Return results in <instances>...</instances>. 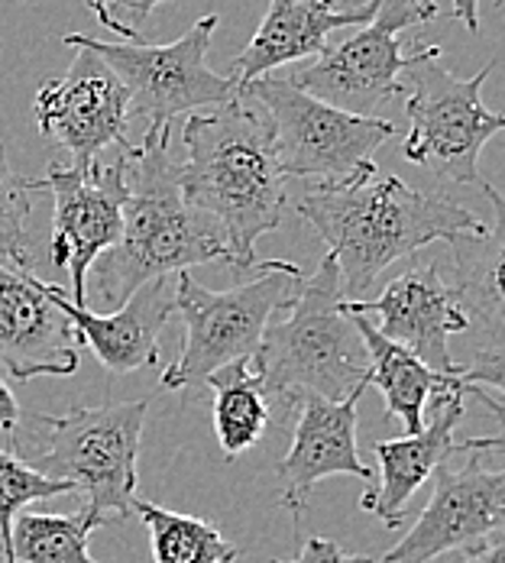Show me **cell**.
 <instances>
[{"mask_svg":"<svg viewBox=\"0 0 505 563\" xmlns=\"http://www.w3.org/2000/svg\"><path fill=\"white\" fill-rule=\"evenodd\" d=\"M123 159V227L108 253L95 260V288L108 305H123L130 291L156 276H175L201 263H227L224 227L188 205L178 166L168 156V126H146L140 143L120 146Z\"/></svg>","mask_w":505,"mask_h":563,"instance_id":"3957f363","label":"cell"},{"mask_svg":"<svg viewBox=\"0 0 505 563\" xmlns=\"http://www.w3.org/2000/svg\"><path fill=\"white\" fill-rule=\"evenodd\" d=\"M435 493L405 538L373 563H431L450 551H470L503 534L505 473L490 470L480 456L463 466L441 463L435 470Z\"/></svg>","mask_w":505,"mask_h":563,"instance_id":"7c38bea8","label":"cell"},{"mask_svg":"<svg viewBox=\"0 0 505 563\" xmlns=\"http://www.w3.org/2000/svg\"><path fill=\"white\" fill-rule=\"evenodd\" d=\"M33 123L40 133L62 143L72 159H91L130 143V98L101 56L75 46L72 68L40 85Z\"/></svg>","mask_w":505,"mask_h":563,"instance_id":"4fadbf2b","label":"cell"},{"mask_svg":"<svg viewBox=\"0 0 505 563\" xmlns=\"http://www.w3.org/2000/svg\"><path fill=\"white\" fill-rule=\"evenodd\" d=\"M40 285L65 311L81 346H91L105 369L123 376L160 366V334L168 324V314L175 311V285L168 282V276L136 285L130 298L117 305L111 314H95L88 311V305H75L72 298H65L62 285Z\"/></svg>","mask_w":505,"mask_h":563,"instance_id":"ac0fdd59","label":"cell"},{"mask_svg":"<svg viewBox=\"0 0 505 563\" xmlns=\"http://www.w3.org/2000/svg\"><path fill=\"white\" fill-rule=\"evenodd\" d=\"M273 563H373V558L350 554V551H343L337 541H328V538H308V541L301 544V551H298L292 561Z\"/></svg>","mask_w":505,"mask_h":563,"instance_id":"83f0119b","label":"cell"},{"mask_svg":"<svg viewBox=\"0 0 505 563\" xmlns=\"http://www.w3.org/2000/svg\"><path fill=\"white\" fill-rule=\"evenodd\" d=\"M298 218L318 230L334 253L343 295L366 298L370 285L395 260H405L438 240L483 236L490 224L448 195L418 191L395 175H360L350 181L311 185Z\"/></svg>","mask_w":505,"mask_h":563,"instance_id":"6da1fadb","label":"cell"},{"mask_svg":"<svg viewBox=\"0 0 505 563\" xmlns=\"http://www.w3.org/2000/svg\"><path fill=\"white\" fill-rule=\"evenodd\" d=\"M457 563H505L503 534L490 538V541H486V544H480V548H470V551H463V558H460Z\"/></svg>","mask_w":505,"mask_h":563,"instance_id":"f1b7e54d","label":"cell"},{"mask_svg":"<svg viewBox=\"0 0 505 563\" xmlns=\"http://www.w3.org/2000/svg\"><path fill=\"white\" fill-rule=\"evenodd\" d=\"M150 398L78 405L65 415H36L43 441L26 451V463L53 479H65L85 496L105 528L127 521L136 503V460Z\"/></svg>","mask_w":505,"mask_h":563,"instance_id":"5b68a950","label":"cell"},{"mask_svg":"<svg viewBox=\"0 0 505 563\" xmlns=\"http://www.w3.org/2000/svg\"><path fill=\"white\" fill-rule=\"evenodd\" d=\"M343 298L334 253H325L321 266L301 276L295 295L270 318L250 356L263 393L285 401L298 393L343 398L370 386V356Z\"/></svg>","mask_w":505,"mask_h":563,"instance_id":"277c9868","label":"cell"},{"mask_svg":"<svg viewBox=\"0 0 505 563\" xmlns=\"http://www.w3.org/2000/svg\"><path fill=\"white\" fill-rule=\"evenodd\" d=\"M486 198L493 201L496 224L483 236H457L450 246L457 253L460 282L457 291L470 311V321L490 324V340L503 346V198L499 191L483 181Z\"/></svg>","mask_w":505,"mask_h":563,"instance_id":"44dd1931","label":"cell"},{"mask_svg":"<svg viewBox=\"0 0 505 563\" xmlns=\"http://www.w3.org/2000/svg\"><path fill=\"white\" fill-rule=\"evenodd\" d=\"M221 16L208 13L195 20L175 43L153 46L140 40L101 43L85 33L62 36L65 46L91 49L123 81L130 98V117H146V126H168L178 113L218 108L237 95L230 75L208 68V49Z\"/></svg>","mask_w":505,"mask_h":563,"instance_id":"9c48e42d","label":"cell"},{"mask_svg":"<svg viewBox=\"0 0 505 563\" xmlns=\"http://www.w3.org/2000/svg\"><path fill=\"white\" fill-rule=\"evenodd\" d=\"M438 58L441 46H418L402 71L411 85L405 98L408 133L402 140V156L450 185H483L480 153L505 126L503 113L483 104V85L493 75L496 58L473 78L450 75Z\"/></svg>","mask_w":505,"mask_h":563,"instance_id":"52a82bcc","label":"cell"},{"mask_svg":"<svg viewBox=\"0 0 505 563\" xmlns=\"http://www.w3.org/2000/svg\"><path fill=\"white\" fill-rule=\"evenodd\" d=\"M376 0L343 10L337 0H270L263 23L240 56L230 58V78L237 88L270 75L273 68L315 58L343 26H360L370 20Z\"/></svg>","mask_w":505,"mask_h":563,"instance_id":"d6986e66","label":"cell"},{"mask_svg":"<svg viewBox=\"0 0 505 563\" xmlns=\"http://www.w3.org/2000/svg\"><path fill=\"white\" fill-rule=\"evenodd\" d=\"M33 191L53 195V263L68 273V298L88 305V273L101 253H108L123 227V159L91 156L50 163L43 178H30Z\"/></svg>","mask_w":505,"mask_h":563,"instance_id":"8fae6325","label":"cell"},{"mask_svg":"<svg viewBox=\"0 0 505 563\" xmlns=\"http://www.w3.org/2000/svg\"><path fill=\"white\" fill-rule=\"evenodd\" d=\"M463 398L466 395L444 393L435 395L428 401L431 418L421 424V431L405 434L398 441H380L373 453L380 460V483H373L363 496L360 508L376 515L386 528H402L408 518L411 496L435 476V470L441 463H448L457 451H499L503 438H490V441H453V428L463 418Z\"/></svg>","mask_w":505,"mask_h":563,"instance_id":"e0dca14e","label":"cell"},{"mask_svg":"<svg viewBox=\"0 0 505 563\" xmlns=\"http://www.w3.org/2000/svg\"><path fill=\"white\" fill-rule=\"evenodd\" d=\"M350 318H353V324H356V331L363 338V346H366V356H370V386H376L383 393V398H386V418H398L402 428H405V434L421 431V424H425V405L435 395H480L496 415L503 411L496 398H486L483 386L473 383V369L470 366L460 376L438 373L428 363H421L408 346L383 338L376 331V324L370 321V314L350 311Z\"/></svg>","mask_w":505,"mask_h":563,"instance_id":"ffe728a7","label":"cell"},{"mask_svg":"<svg viewBox=\"0 0 505 563\" xmlns=\"http://www.w3.org/2000/svg\"><path fill=\"white\" fill-rule=\"evenodd\" d=\"M185 166H178L188 205L224 227L230 269L250 273L260 236L273 233L285 214V175L273 146L266 111L243 91L215 113L185 120Z\"/></svg>","mask_w":505,"mask_h":563,"instance_id":"7a4b0ae2","label":"cell"},{"mask_svg":"<svg viewBox=\"0 0 505 563\" xmlns=\"http://www.w3.org/2000/svg\"><path fill=\"white\" fill-rule=\"evenodd\" d=\"M17 428H20V405H17L13 393H10L7 379L0 376V431L13 434Z\"/></svg>","mask_w":505,"mask_h":563,"instance_id":"f546056e","label":"cell"},{"mask_svg":"<svg viewBox=\"0 0 505 563\" xmlns=\"http://www.w3.org/2000/svg\"><path fill=\"white\" fill-rule=\"evenodd\" d=\"M237 91L250 95L270 117L273 146L285 178H315L318 185H331L370 175L376 172V150L395 136L389 120L340 111L273 71Z\"/></svg>","mask_w":505,"mask_h":563,"instance_id":"ba28073f","label":"cell"},{"mask_svg":"<svg viewBox=\"0 0 505 563\" xmlns=\"http://www.w3.org/2000/svg\"><path fill=\"white\" fill-rule=\"evenodd\" d=\"M33 211L30 178L10 166L3 140H0V263L10 269H30V243H26V218Z\"/></svg>","mask_w":505,"mask_h":563,"instance_id":"484cf974","label":"cell"},{"mask_svg":"<svg viewBox=\"0 0 505 563\" xmlns=\"http://www.w3.org/2000/svg\"><path fill=\"white\" fill-rule=\"evenodd\" d=\"M205 383L215 389V434L227 460L256 448L273 421V411L260 376L250 369V360L227 363Z\"/></svg>","mask_w":505,"mask_h":563,"instance_id":"7402d4cb","label":"cell"},{"mask_svg":"<svg viewBox=\"0 0 505 563\" xmlns=\"http://www.w3.org/2000/svg\"><path fill=\"white\" fill-rule=\"evenodd\" d=\"M370 386H356L343 398H325L315 393H298V421L292 431V448L279 460L282 506L298 521L311 489L328 476H356L376 483L373 470L356 451V405Z\"/></svg>","mask_w":505,"mask_h":563,"instance_id":"2e32d148","label":"cell"},{"mask_svg":"<svg viewBox=\"0 0 505 563\" xmlns=\"http://www.w3.org/2000/svg\"><path fill=\"white\" fill-rule=\"evenodd\" d=\"M343 305L350 311L370 314L383 338L408 346L431 369L450 376L466 373V366L450 356L448 343L453 334L470 331L473 321L457 285H448L438 266L408 269L395 276L376 298H343Z\"/></svg>","mask_w":505,"mask_h":563,"instance_id":"5bb4252c","label":"cell"},{"mask_svg":"<svg viewBox=\"0 0 505 563\" xmlns=\"http://www.w3.org/2000/svg\"><path fill=\"white\" fill-rule=\"evenodd\" d=\"M95 16L101 20L105 30H111L113 36L120 40H136L140 36V26L172 0H85Z\"/></svg>","mask_w":505,"mask_h":563,"instance_id":"4316f807","label":"cell"},{"mask_svg":"<svg viewBox=\"0 0 505 563\" xmlns=\"http://www.w3.org/2000/svg\"><path fill=\"white\" fill-rule=\"evenodd\" d=\"M133 511L150 531L153 563H233L240 554L205 518L178 515L146 499H136Z\"/></svg>","mask_w":505,"mask_h":563,"instance_id":"cb8c5ba5","label":"cell"},{"mask_svg":"<svg viewBox=\"0 0 505 563\" xmlns=\"http://www.w3.org/2000/svg\"><path fill=\"white\" fill-rule=\"evenodd\" d=\"M78 346L72 321L43 291L33 269L0 263V376L13 383L72 376L78 373Z\"/></svg>","mask_w":505,"mask_h":563,"instance_id":"9a60e30c","label":"cell"},{"mask_svg":"<svg viewBox=\"0 0 505 563\" xmlns=\"http://www.w3.org/2000/svg\"><path fill=\"white\" fill-rule=\"evenodd\" d=\"M450 16H453L457 23H463L473 36L480 33V0H453Z\"/></svg>","mask_w":505,"mask_h":563,"instance_id":"4dcf8cb0","label":"cell"},{"mask_svg":"<svg viewBox=\"0 0 505 563\" xmlns=\"http://www.w3.org/2000/svg\"><path fill=\"white\" fill-rule=\"evenodd\" d=\"M98 528H105V521L88 506L72 515L23 511L13 518L10 554L17 563H101L88 554V541Z\"/></svg>","mask_w":505,"mask_h":563,"instance_id":"603a6c76","label":"cell"},{"mask_svg":"<svg viewBox=\"0 0 505 563\" xmlns=\"http://www.w3.org/2000/svg\"><path fill=\"white\" fill-rule=\"evenodd\" d=\"M441 16L435 0H376L370 20L340 46H325L315 62L288 75L301 91L340 111L373 113L383 101L402 95V33Z\"/></svg>","mask_w":505,"mask_h":563,"instance_id":"30bf717a","label":"cell"},{"mask_svg":"<svg viewBox=\"0 0 505 563\" xmlns=\"http://www.w3.org/2000/svg\"><path fill=\"white\" fill-rule=\"evenodd\" d=\"M72 493H75L72 483L53 479V476L33 470L26 460L0 451V558H3V563H17L13 554H10L13 518L30 506V503H43V499H56V496H72Z\"/></svg>","mask_w":505,"mask_h":563,"instance_id":"d4e9b609","label":"cell"},{"mask_svg":"<svg viewBox=\"0 0 505 563\" xmlns=\"http://www.w3.org/2000/svg\"><path fill=\"white\" fill-rule=\"evenodd\" d=\"M253 276L233 288H205L188 269L175 273V311L185 321L182 353L160 379L163 389H188L205 383L215 369L250 360L270 318L295 295L301 266L295 263H253Z\"/></svg>","mask_w":505,"mask_h":563,"instance_id":"8992f818","label":"cell"}]
</instances>
